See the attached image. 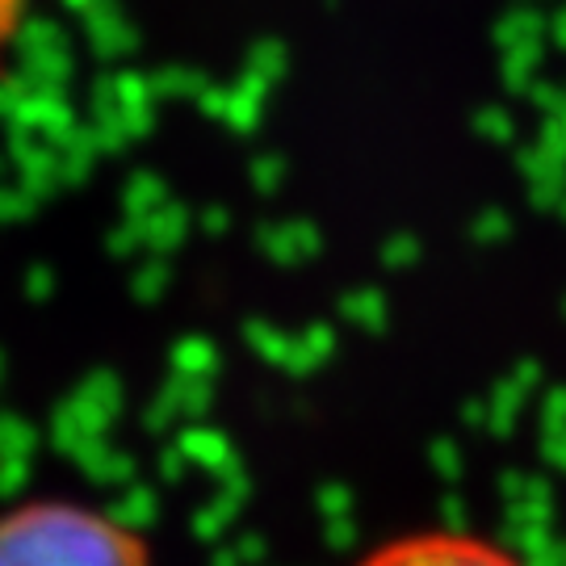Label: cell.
<instances>
[{"label": "cell", "instance_id": "cell-2", "mask_svg": "<svg viewBox=\"0 0 566 566\" xmlns=\"http://www.w3.org/2000/svg\"><path fill=\"white\" fill-rule=\"evenodd\" d=\"M348 566H528L521 549L474 528H411L386 537Z\"/></svg>", "mask_w": 566, "mask_h": 566}, {"label": "cell", "instance_id": "cell-1", "mask_svg": "<svg viewBox=\"0 0 566 566\" xmlns=\"http://www.w3.org/2000/svg\"><path fill=\"white\" fill-rule=\"evenodd\" d=\"M0 566H160V554L109 507L25 495L0 507Z\"/></svg>", "mask_w": 566, "mask_h": 566}]
</instances>
